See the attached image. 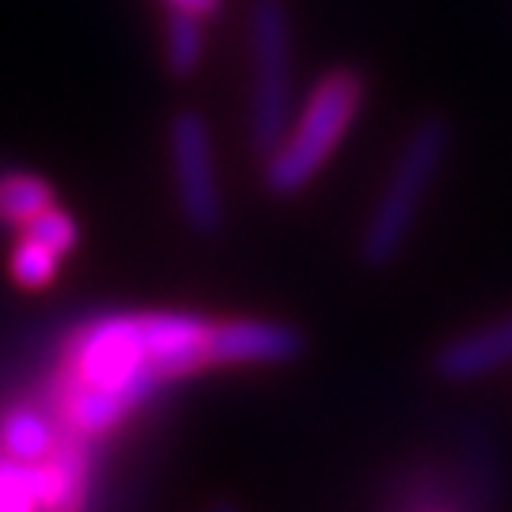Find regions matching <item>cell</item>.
<instances>
[{
	"instance_id": "obj_11",
	"label": "cell",
	"mask_w": 512,
	"mask_h": 512,
	"mask_svg": "<svg viewBox=\"0 0 512 512\" xmlns=\"http://www.w3.org/2000/svg\"><path fill=\"white\" fill-rule=\"evenodd\" d=\"M8 270L16 277V285L38 293V289L54 285L57 270H61V255L50 251L46 243H38V239L19 236V243L12 247V258H8Z\"/></svg>"
},
{
	"instance_id": "obj_2",
	"label": "cell",
	"mask_w": 512,
	"mask_h": 512,
	"mask_svg": "<svg viewBox=\"0 0 512 512\" xmlns=\"http://www.w3.org/2000/svg\"><path fill=\"white\" fill-rule=\"evenodd\" d=\"M365 103V73L361 69H327L315 80L304 107L293 114L285 137L262 164V186L274 198H293L327 167L334 148L342 145L357 110Z\"/></svg>"
},
{
	"instance_id": "obj_10",
	"label": "cell",
	"mask_w": 512,
	"mask_h": 512,
	"mask_svg": "<svg viewBox=\"0 0 512 512\" xmlns=\"http://www.w3.org/2000/svg\"><path fill=\"white\" fill-rule=\"evenodd\" d=\"M54 205V186L31 171H0V224L23 228L31 217Z\"/></svg>"
},
{
	"instance_id": "obj_14",
	"label": "cell",
	"mask_w": 512,
	"mask_h": 512,
	"mask_svg": "<svg viewBox=\"0 0 512 512\" xmlns=\"http://www.w3.org/2000/svg\"><path fill=\"white\" fill-rule=\"evenodd\" d=\"M167 8H179V12H190L198 19H213L224 8V0H164Z\"/></svg>"
},
{
	"instance_id": "obj_1",
	"label": "cell",
	"mask_w": 512,
	"mask_h": 512,
	"mask_svg": "<svg viewBox=\"0 0 512 512\" xmlns=\"http://www.w3.org/2000/svg\"><path fill=\"white\" fill-rule=\"evenodd\" d=\"M448 152H452V122L444 114L418 118L414 129L406 133L403 148L391 164V175L380 186L376 205L365 220L361 247H357V258L365 270L380 274V270H391L399 262V255L414 236L421 209H425V198L433 194L440 171H444Z\"/></svg>"
},
{
	"instance_id": "obj_16",
	"label": "cell",
	"mask_w": 512,
	"mask_h": 512,
	"mask_svg": "<svg viewBox=\"0 0 512 512\" xmlns=\"http://www.w3.org/2000/svg\"><path fill=\"white\" fill-rule=\"evenodd\" d=\"M209 512H239L232 501H217V505H209Z\"/></svg>"
},
{
	"instance_id": "obj_12",
	"label": "cell",
	"mask_w": 512,
	"mask_h": 512,
	"mask_svg": "<svg viewBox=\"0 0 512 512\" xmlns=\"http://www.w3.org/2000/svg\"><path fill=\"white\" fill-rule=\"evenodd\" d=\"M23 236H31V239H38V243H46L50 251H57V255L65 258L76 247L80 232H76V220L69 217L65 209L50 205V209H42L38 217H31L27 224H23Z\"/></svg>"
},
{
	"instance_id": "obj_9",
	"label": "cell",
	"mask_w": 512,
	"mask_h": 512,
	"mask_svg": "<svg viewBox=\"0 0 512 512\" xmlns=\"http://www.w3.org/2000/svg\"><path fill=\"white\" fill-rule=\"evenodd\" d=\"M205 61V19L179 12V8H167L164 23V65L171 76H194Z\"/></svg>"
},
{
	"instance_id": "obj_6",
	"label": "cell",
	"mask_w": 512,
	"mask_h": 512,
	"mask_svg": "<svg viewBox=\"0 0 512 512\" xmlns=\"http://www.w3.org/2000/svg\"><path fill=\"white\" fill-rule=\"evenodd\" d=\"M304 353V334L274 319H217L213 365H289Z\"/></svg>"
},
{
	"instance_id": "obj_3",
	"label": "cell",
	"mask_w": 512,
	"mask_h": 512,
	"mask_svg": "<svg viewBox=\"0 0 512 512\" xmlns=\"http://www.w3.org/2000/svg\"><path fill=\"white\" fill-rule=\"evenodd\" d=\"M251 46V114L247 133L266 160L285 137L296 114V73H293V19L285 0H251L247 16Z\"/></svg>"
},
{
	"instance_id": "obj_4",
	"label": "cell",
	"mask_w": 512,
	"mask_h": 512,
	"mask_svg": "<svg viewBox=\"0 0 512 512\" xmlns=\"http://www.w3.org/2000/svg\"><path fill=\"white\" fill-rule=\"evenodd\" d=\"M167 160L171 186L183 224L202 239H213L224 228V194H220L213 129L202 110H175L167 122Z\"/></svg>"
},
{
	"instance_id": "obj_13",
	"label": "cell",
	"mask_w": 512,
	"mask_h": 512,
	"mask_svg": "<svg viewBox=\"0 0 512 512\" xmlns=\"http://www.w3.org/2000/svg\"><path fill=\"white\" fill-rule=\"evenodd\" d=\"M0 512H38L31 467H19L16 475L0 478Z\"/></svg>"
},
{
	"instance_id": "obj_15",
	"label": "cell",
	"mask_w": 512,
	"mask_h": 512,
	"mask_svg": "<svg viewBox=\"0 0 512 512\" xmlns=\"http://www.w3.org/2000/svg\"><path fill=\"white\" fill-rule=\"evenodd\" d=\"M19 467H27V463H16V459H8V456H4V452H0V478L16 475Z\"/></svg>"
},
{
	"instance_id": "obj_5",
	"label": "cell",
	"mask_w": 512,
	"mask_h": 512,
	"mask_svg": "<svg viewBox=\"0 0 512 512\" xmlns=\"http://www.w3.org/2000/svg\"><path fill=\"white\" fill-rule=\"evenodd\" d=\"M429 368L444 384H475V380L512 368V311L448 338L433 353Z\"/></svg>"
},
{
	"instance_id": "obj_7",
	"label": "cell",
	"mask_w": 512,
	"mask_h": 512,
	"mask_svg": "<svg viewBox=\"0 0 512 512\" xmlns=\"http://www.w3.org/2000/svg\"><path fill=\"white\" fill-rule=\"evenodd\" d=\"M88 471L92 456L84 437L69 433V444L57 440L50 456L31 463L38 512H84L88 509Z\"/></svg>"
},
{
	"instance_id": "obj_17",
	"label": "cell",
	"mask_w": 512,
	"mask_h": 512,
	"mask_svg": "<svg viewBox=\"0 0 512 512\" xmlns=\"http://www.w3.org/2000/svg\"><path fill=\"white\" fill-rule=\"evenodd\" d=\"M433 512H444V509H433Z\"/></svg>"
},
{
	"instance_id": "obj_8",
	"label": "cell",
	"mask_w": 512,
	"mask_h": 512,
	"mask_svg": "<svg viewBox=\"0 0 512 512\" xmlns=\"http://www.w3.org/2000/svg\"><path fill=\"white\" fill-rule=\"evenodd\" d=\"M57 444L54 421L46 418L35 406H12L0 418V452L16 463H38L50 456V448Z\"/></svg>"
}]
</instances>
